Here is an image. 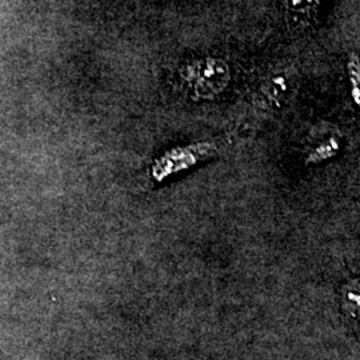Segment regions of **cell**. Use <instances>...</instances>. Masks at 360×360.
<instances>
[{"label": "cell", "instance_id": "1", "mask_svg": "<svg viewBox=\"0 0 360 360\" xmlns=\"http://www.w3.org/2000/svg\"><path fill=\"white\" fill-rule=\"evenodd\" d=\"M181 77L195 95L211 98L227 87L231 74L224 60L207 58L186 65Z\"/></svg>", "mask_w": 360, "mask_h": 360}, {"label": "cell", "instance_id": "2", "mask_svg": "<svg viewBox=\"0 0 360 360\" xmlns=\"http://www.w3.org/2000/svg\"><path fill=\"white\" fill-rule=\"evenodd\" d=\"M290 10L295 13H309L318 0H285Z\"/></svg>", "mask_w": 360, "mask_h": 360}]
</instances>
